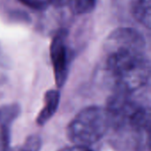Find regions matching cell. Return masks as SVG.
Masks as SVG:
<instances>
[{
	"instance_id": "obj_1",
	"label": "cell",
	"mask_w": 151,
	"mask_h": 151,
	"mask_svg": "<svg viewBox=\"0 0 151 151\" xmlns=\"http://www.w3.org/2000/svg\"><path fill=\"white\" fill-rule=\"evenodd\" d=\"M106 70L115 91L135 93L150 80V64L142 35L130 28L112 32L105 42Z\"/></svg>"
},
{
	"instance_id": "obj_2",
	"label": "cell",
	"mask_w": 151,
	"mask_h": 151,
	"mask_svg": "<svg viewBox=\"0 0 151 151\" xmlns=\"http://www.w3.org/2000/svg\"><path fill=\"white\" fill-rule=\"evenodd\" d=\"M133 94L115 91L109 98L106 108L111 118V128L141 136L150 129V111Z\"/></svg>"
},
{
	"instance_id": "obj_3",
	"label": "cell",
	"mask_w": 151,
	"mask_h": 151,
	"mask_svg": "<svg viewBox=\"0 0 151 151\" xmlns=\"http://www.w3.org/2000/svg\"><path fill=\"white\" fill-rule=\"evenodd\" d=\"M112 127L106 107L88 106L81 110L67 127L68 139L75 146L89 147L102 140Z\"/></svg>"
},
{
	"instance_id": "obj_4",
	"label": "cell",
	"mask_w": 151,
	"mask_h": 151,
	"mask_svg": "<svg viewBox=\"0 0 151 151\" xmlns=\"http://www.w3.org/2000/svg\"><path fill=\"white\" fill-rule=\"evenodd\" d=\"M50 58L56 84L58 88H62L66 81L69 72V54L63 35H58L54 38L50 48Z\"/></svg>"
},
{
	"instance_id": "obj_5",
	"label": "cell",
	"mask_w": 151,
	"mask_h": 151,
	"mask_svg": "<svg viewBox=\"0 0 151 151\" xmlns=\"http://www.w3.org/2000/svg\"><path fill=\"white\" fill-rule=\"evenodd\" d=\"M60 101V93L57 89H50L44 95V105L39 112L36 123L39 126L45 125L58 111Z\"/></svg>"
},
{
	"instance_id": "obj_6",
	"label": "cell",
	"mask_w": 151,
	"mask_h": 151,
	"mask_svg": "<svg viewBox=\"0 0 151 151\" xmlns=\"http://www.w3.org/2000/svg\"><path fill=\"white\" fill-rule=\"evenodd\" d=\"M132 13L135 19L147 28L151 27V0H134Z\"/></svg>"
},
{
	"instance_id": "obj_7",
	"label": "cell",
	"mask_w": 151,
	"mask_h": 151,
	"mask_svg": "<svg viewBox=\"0 0 151 151\" xmlns=\"http://www.w3.org/2000/svg\"><path fill=\"white\" fill-rule=\"evenodd\" d=\"M20 106L18 104H9L0 106V126L9 127L20 114Z\"/></svg>"
},
{
	"instance_id": "obj_8",
	"label": "cell",
	"mask_w": 151,
	"mask_h": 151,
	"mask_svg": "<svg viewBox=\"0 0 151 151\" xmlns=\"http://www.w3.org/2000/svg\"><path fill=\"white\" fill-rule=\"evenodd\" d=\"M96 0H65L70 10L75 14H83L91 11Z\"/></svg>"
},
{
	"instance_id": "obj_9",
	"label": "cell",
	"mask_w": 151,
	"mask_h": 151,
	"mask_svg": "<svg viewBox=\"0 0 151 151\" xmlns=\"http://www.w3.org/2000/svg\"><path fill=\"white\" fill-rule=\"evenodd\" d=\"M42 147V140L40 136L33 134L28 136L22 148L19 151H40Z\"/></svg>"
},
{
	"instance_id": "obj_10",
	"label": "cell",
	"mask_w": 151,
	"mask_h": 151,
	"mask_svg": "<svg viewBox=\"0 0 151 151\" xmlns=\"http://www.w3.org/2000/svg\"><path fill=\"white\" fill-rule=\"evenodd\" d=\"M11 142L10 127L0 126V151H8Z\"/></svg>"
},
{
	"instance_id": "obj_11",
	"label": "cell",
	"mask_w": 151,
	"mask_h": 151,
	"mask_svg": "<svg viewBox=\"0 0 151 151\" xmlns=\"http://www.w3.org/2000/svg\"><path fill=\"white\" fill-rule=\"evenodd\" d=\"M66 151H92L89 150L88 147H83V146H74Z\"/></svg>"
},
{
	"instance_id": "obj_12",
	"label": "cell",
	"mask_w": 151,
	"mask_h": 151,
	"mask_svg": "<svg viewBox=\"0 0 151 151\" xmlns=\"http://www.w3.org/2000/svg\"><path fill=\"white\" fill-rule=\"evenodd\" d=\"M8 151H13V150H8Z\"/></svg>"
}]
</instances>
